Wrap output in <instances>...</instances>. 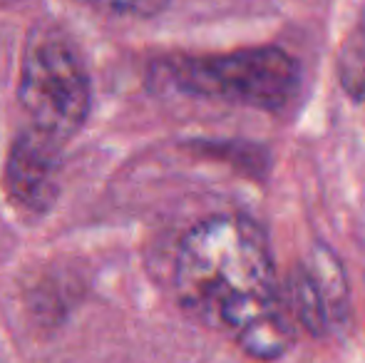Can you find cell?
<instances>
[{
    "instance_id": "cell-1",
    "label": "cell",
    "mask_w": 365,
    "mask_h": 363,
    "mask_svg": "<svg viewBox=\"0 0 365 363\" xmlns=\"http://www.w3.org/2000/svg\"><path fill=\"white\" fill-rule=\"evenodd\" d=\"M174 286L194 319L234 339L251 359L276 361L291 351L296 319L276 279L269 239L249 219L212 217L189 229Z\"/></svg>"
},
{
    "instance_id": "cell-2",
    "label": "cell",
    "mask_w": 365,
    "mask_h": 363,
    "mask_svg": "<svg viewBox=\"0 0 365 363\" xmlns=\"http://www.w3.org/2000/svg\"><path fill=\"white\" fill-rule=\"evenodd\" d=\"M18 97L35 132L58 145L77 135L90 115L92 85L68 35L55 28H40L30 35Z\"/></svg>"
},
{
    "instance_id": "cell-3",
    "label": "cell",
    "mask_w": 365,
    "mask_h": 363,
    "mask_svg": "<svg viewBox=\"0 0 365 363\" xmlns=\"http://www.w3.org/2000/svg\"><path fill=\"white\" fill-rule=\"evenodd\" d=\"M172 80L184 92L236 102L256 110H281L296 95L301 68L279 48H249L229 55L182 60Z\"/></svg>"
},
{
    "instance_id": "cell-4",
    "label": "cell",
    "mask_w": 365,
    "mask_h": 363,
    "mask_svg": "<svg viewBox=\"0 0 365 363\" xmlns=\"http://www.w3.org/2000/svg\"><path fill=\"white\" fill-rule=\"evenodd\" d=\"M60 152L63 145L48 140L33 127L15 140L5 165V192L20 214L43 217L60 192Z\"/></svg>"
},
{
    "instance_id": "cell-5",
    "label": "cell",
    "mask_w": 365,
    "mask_h": 363,
    "mask_svg": "<svg viewBox=\"0 0 365 363\" xmlns=\"http://www.w3.org/2000/svg\"><path fill=\"white\" fill-rule=\"evenodd\" d=\"M311 279L316 281V289L323 299L326 306V314L331 324H338L348 316V286H346V276L343 269L338 264V259L333 257L328 249L318 247L313 252L311 262L306 264Z\"/></svg>"
},
{
    "instance_id": "cell-6",
    "label": "cell",
    "mask_w": 365,
    "mask_h": 363,
    "mask_svg": "<svg viewBox=\"0 0 365 363\" xmlns=\"http://www.w3.org/2000/svg\"><path fill=\"white\" fill-rule=\"evenodd\" d=\"M286 301L291 306V314L296 319V324H301L303 329H308L313 336H323L331 326L326 314L323 299L316 289V281L311 279L306 264L298 267L296 272L289 276V289H286Z\"/></svg>"
},
{
    "instance_id": "cell-7",
    "label": "cell",
    "mask_w": 365,
    "mask_h": 363,
    "mask_svg": "<svg viewBox=\"0 0 365 363\" xmlns=\"http://www.w3.org/2000/svg\"><path fill=\"white\" fill-rule=\"evenodd\" d=\"M90 8L107 15H132V18H152L167 8L169 0H80Z\"/></svg>"
}]
</instances>
